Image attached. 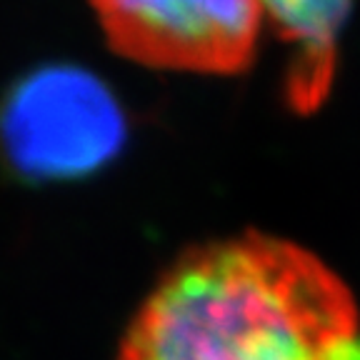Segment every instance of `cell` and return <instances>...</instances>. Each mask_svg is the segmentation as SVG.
<instances>
[{"label": "cell", "instance_id": "4", "mask_svg": "<svg viewBox=\"0 0 360 360\" xmlns=\"http://www.w3.org/2000/svg\"><path fill=\"white\" fill-rule=\"evenodd\" d=\"M263 13L290 48L288 101L310 112L328 96L335 73L338 38L350 0H260Z\"/></svg>", "mask_w": 360, "mask_h": 360}, {"label": "cell", "instance_id": "3", "mask_svg": "<svg viewBox=\"0 0 360 360\" xmlns=\"http://www.w3.org/2000/svg\"><path fill=\"white\" fill-rule=\"evenodd\" d=\"M108 43L135 63L183 73H240L255 56L260 0H90Z\"/></svg>", "mask_w": 360, "mask_h": 360}, {"label": "cell", "instance_id": "1", "mask_svg": "<svg viewBox=\"0 0 360 360\" xmlns=\"http://www.w3.org/2000/svg\"><path fill=\"white\" fill-rule=\"evenodd\" d=\"M118 360H360V321L323 260L248 233L175 260L125 330Z\"/></svg>", "mask_w": 360, "mask_h": 360}, {"label": "cell", "instance_id": "2", "mask_svg": "<svg viewBox=\"0 0 360 360\" xmlns=\"http://www.w3.org/2000/svg\"><path fill=\"white\" fill-rule=\"evenodd\" d=\"M118 101L96 75L45 68L18 83L0 110L8 160L30 178H78L101 168L123 143Z\"/></svg>", "mask_w": 360, "mask_h": 360}]
</instances>
